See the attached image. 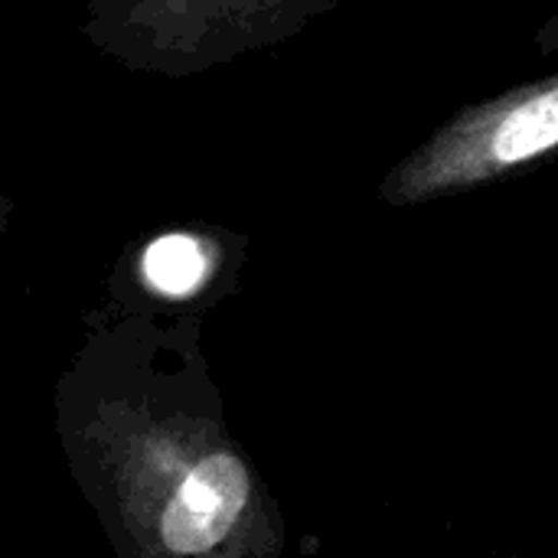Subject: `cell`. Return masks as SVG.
<instances>
[{
    "label": "cell",
    "mask_w": 558,
    "mask_h": 558,
    "mask_svg": "<svg viewBox=\"0 0 558 558\" xmlns=\"http://www.w3.org/2000/svg\"><path fill=\"white\" fill-rule=\"evenodd\" d=\"M558 163V72L461 105L379 183L389 206H432Z\"/></svg>",
    "instance_id": "1"
},
{
    "label": "cell",
    "mask_w": 558,
    "mask_h": 558,
    "mask_svg": "<svg viewBox=\"0 0 558 558\" xmlns=\"http://www.w3.org/2000/svg\"><path fill=\"white\" fill-rule=\"evenodd\" d=\"M252 481L245 464L216 451L193 464L160 517V539L177 556H199L219 546L248 507Z\"/></svg>",
    "instance_id": "2"
},
{
    "label": "cell",
    "mask_w": 558,
    "mask_h": 558,
    "mask_svg": "<svg viewBox=\"0 0 558 558\" xmlns=\"http://www.w3.org/2000/svg\"><path fill=\"white\" fill-rule=\"evenodd\" d=\"M206 268L209 265H206L203 245L180 232L160 235L144 252V278L150 281V288L173 294V298L196 291L199 281L206 278Z\"/></svg>",
    "instance_id": "3"
},
{
    "label": "cell",
    "mask_w": 558,
    "mask_h": 558,
    "mask_svg": "<svg viewBox=\"0 0 558 558\" xmlns=\"http://www.w3.org/2000/svg\"><path fill=\"white\" fill-rule=\"evenodd\" d=\"M533 43H536V52H539V56H556L558 52V10L546 16V23L536 29V39H533Z\"/></svg>",
    "instance_id": "4"
}]
</instances>
